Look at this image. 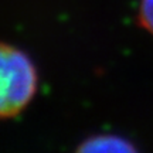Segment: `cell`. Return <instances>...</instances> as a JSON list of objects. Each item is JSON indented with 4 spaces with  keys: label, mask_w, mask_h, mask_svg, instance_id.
<instances>
[{
    "label": "cell",
    "mask_w": 153,
    "mask_h": 153,
    "mask_svg": "<svg viewBox=\"0 0 153 153\" xmlns=\"http://www.w3.org/2000/svg\"><path fill=\"white\" fill-rule=\"evenodd\" d=\"M38 75L26 53L0 43V119L22 112L37 92Z\"/></svg>",
    "instance_id": "6da1fadb"
},
{
    "label": "cell",
    "mask_w": 153,
    "mask_h": 153,
    "mask_svg": "<svg viewBox=\"0 0 153 153\" xmlns=\"http://www.w3.org/2000/svg\"><path fill=\"white\" fill-rule=\"evenodd\" d=\"M76 152L82 153H135L137 152L136 145L131 139L114 135V133H102V135H92L84 139Z\"/></svg>",
    "instance_id": "7a4b0ae2"
},
{
    "label": "cell",
    "mask_w": 153,
    "mask_h": 153,
    "mask_svg": "<svg viewBox=\"0 0 153 153\" xmlns=\"http://www.w3.org/2000/svg\"><path fill=\"white\" fill-rule=\"evenodd\" d=\"M136 20L139 27L153 36V0H140L137 6Z\"/></svg>",
    "instance_id": "3957f363"
}]
</instances>
